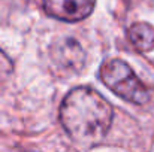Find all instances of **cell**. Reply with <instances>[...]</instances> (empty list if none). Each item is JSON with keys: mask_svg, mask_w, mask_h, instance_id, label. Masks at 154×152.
Masks as SVG:
<instances>
[{"mask_svg": "<svg viewBox=\"0 0 154 152\" xmlns=\"http://www.w3.org/2000/svg\"><path fill=\"white\" fill-rule=\"evenodd\" d=\"M114 110L108 100L90 87H76L60 106V122L69 137L78 143H96L106 136Z\"/></svg>", "mask_w": 154, "mask_h": 152, "instance_id": "6da1fadb", "label": "cell"}, {"mask_svg": "<svg viewBox=\"0 0 154 152\" xmlns=\"http://www.w3.org/2000/svg\"><path fill=\"white\" fill-rule=\"evenodd\" d=\"M99 76L106 88L129 103L145 104L150 99L147 87L123 60L112 58L105 61L100 66Z\"/></svg>", "mask_w": 154, "mask_h": 152, "instance_id": "7a4b0ae2", "label": "cell"}, {"mask_svg": "<svg viewBox=\"0 0 154 152\" xmlns=\"http://www.w3.org/2000/svg\"><path fill=\"white\" fill-rule=\"evenodd\" d=\"M48 16L64 22H79L91 15L96 0H42Z\"/></svg>", "mask_w": 154, "mask_h": 152, "instance_id": "3957f363", "label": "cell"}, {"mask_svg": "<svg viewBox=\"0 0 154 152\" xmlns=\"http://www.w3.org/2000/svg\"><path fill=\"white\" fill-rule=\"evenodd\" d=\"M127 37L139 52H150L154 49V27L148 22L132 24L127 30Z\"/></svg>", "mask_w": 154, "mask_h": 152, "instance_id": "277c9868", "label": "cell"}, {"mask_svg": "<svg viewBox=\"0 0 154 152\" xmlns=\"http://www.w3.org/2000/svg\"><path fill=\"white\" fill-rule=\"evenodd\" d=\"M14 70V64L11 58L0 49V81H5Z\"/></svg>", "mask_w": 154, "mask_h": 152, "instance_id": "5b68a950", "label": "cell"}]
</instances>
